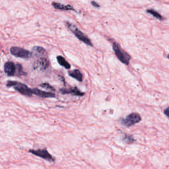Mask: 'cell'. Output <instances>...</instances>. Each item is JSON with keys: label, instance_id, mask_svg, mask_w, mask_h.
Masks as SVG:
<instances>
[{"label": "cell", "instance_id": "cell-1", "mask_svg": "<svg viewBox=\"0 0 169 169\" xmlns=\"http://www.w3.org/2000/svg\"><path fill=\"white\" fill-rule=\"evenodd\" d=\"M7 87H13L15 89L18 91L20 94L27 97H32L33 95V91L31 89L27 86L26 84L15 81H8L6 84Z\"/></svg>", "mask_w": 169, "mask_h": 169}, {"label": "cell", "instance_id": "cell-2", "mask_svg": "<svg viewBox=\"0 0 169 169\" xmlns=\"http://www.w3.org/2000/svg\"><path fill=\"white\" fill-rule=\"evenodd\" d=\"M112 48L118 60L125 65H129V60H131V56L121 48L120 44L117 42H113Z\"/></svg>", "mask_w": 169, "mask_h": 169}, {"label": "cell", "instance_id": "cell-3", "mask_svg": "<svg viewBox=\"0 0 169 169\" xmlns=\"http://www.w3.org/2000/svg\"><path fill=\"white\" fill-rule=\"evenodd\" d=\"M66 25H67L68 29H69L71 32H72V33L74 34V35L76 36L80 41L83 42L87 45L90 46H93V43L91 42L89 38L86 35H84V34L82 33L81 31H80L75 25L71 23L70 22H66Z\"/></svg>", "mask_w": 169, "mask_h": 169}, {"label": "cell", "instance_id": "cell-4", "mask_svg": "<svg viewBox=\"0 0 169 169\" xmlns=\"http://www.w3.org/2000/svg\"><path fill=\"white\" fill-rule=\"evenodd\" d=\"M141 116L138 113L134 112L127 116L125 118H121L120 122L122 124L125 125V127H129L134 125L135 124H138L141 121Z\"/></svg>", "mask_w": 169, "mask_h": 169}, {"label": "cell", "instance_id": "cell-5", "mask_svg": "<svg viewBox=\"0 0 169 169\" xmlns=\"http://www.w3.org/2000/svg\"><path fill=\"white\" fill-rule=\"evenodd\" d=\"M11 54L15 57L24 59H29L32 57L31 52L24 48L17 46H13L10 48Z\"/></svg>", "mask_w": 169, "mask_h": 169}, {"label": "cell", "instance_id": "cell-6", "mask_svg": "<svg viewBox=\"0 0 169 169\" xmlns=\"http://www.w3.org/2000/svg\"><path fill=\"white\" fill-rule=\"evenodd\" d=\"M29 153H31L35 155L36 157H40V158L44 159L46 161L52 162V163L55 161L54 157L52 155H50L46 149H39L36 150L30 149Z\"/></svg>", "mask_w": 169, "mask_h": 169}, {"label": "cell", "instance_id": "cell-7", "mask_svg": "<svg viewBox=\"0 0 169 169\" xmlns=\"http://www.w3.org/2000/svg\"><path fill=\"white\" fill-rule=\"evenodd\" d=\"M50 66V62L46 57L39 58L33 64L34 69H38L40 70H46Z\"/></svg>", "mask_w": 169, "mask_h": 169}, {"label": "cell", "instance_id": "cell-8", "mask_svg": "<svg viewBox=\"0 0 169 169\" xmlns=\"http://www.w3.org/2000/svg\"><path fill=\"white\" fill-rule=\"evenodd\" d=\"M4 71L8 76H13L16 75L17 66L12 61H7L4 64Z\"/></svg>", "mask_w": 169, "mask_h": 169}, {"label": "cell", "instance_id": "cell-9", "mask_svg": "<svg viewBox=\"0 0 169 169\" xmlns=\"http://www.w3.org/2000/svg\"><path fill=\"white\" fill-rule=\"evenodd\" d=\"M32 56L36 57L37 58H44V57H46L47 52L44 48L41 46H35L32 49Z\"/></svg>", "mask_w": 169, "mask_h": 169}, {"label": "cell", "instance_id": "cell-10", "mask_svg": "<svg viewBox=\"0 0 169 169\" xmlns=\"http://www.w3.org/2000/svg\"><path fill=\"white\" fill-rule=\"evenodd\" d=\"M60 92L62 93V94H71L72 95L75 96H78V97H83L84 95V93L80 91L78 89L77 87H72L70 89H61Z\"/></svg>", "mask_w": 169, "mask_h": 169}, {"label": "cell", "instance_id": "cell-11", "mask_svg": "<svg viewBox=\"0 0 169 169\" xmlns=\"http://www.w3.org/2000/svg\"><path fill=\"white\" fill-rule=\"evenodd\" d=\"M32 91H33V94L41 98H54L56 97V95L53 93L46 92V91H41L36 88L33 89Z\"/></svg>", "mask_w": 169, "mask_h": 169}, {"label": "cell", "instance_id": "cell-12", "mask_svg": "<svg viewBox=\"0 0 169 169\" xmlns=\"http://www.w3.org/2000/svg\"><path fill=\"white\" fill-rule=\"evenodd\" d=\"M52 5L55 9H56V10H58L75 11V9L70 5H63V4L60 3H57V2H52Z\"/></svg>", "mask_w": 169, "mask_h": 169}, {"label": "cell", "instance_id": "cell-13", "mask_svg": "<svg viewBox=\"0 0 169 169\" xmlns=\"http://www.w3.org/2000/svg\"><path fill=\"white\" fill-rule=\"evenodd\" d=\"M68 74H69L70 76L77 80L78 81H82L83 79V74L79 70H74L73 71H71V72H68Z\"/></svg>", "mask_w": 169, "mask_h": 169}, {"label": "cell", "instance_id": "cell-14", "mask_svg": "<svg viewBox=\"0 0 169 169\" xmlns=\"http://www.w3.org/2000/svg\"><path fill=\"white\" fill-rule=\"evenodd\" d=\"M57 60H58V63L61 66L65 67V69H70V67H71L70 64L67 62V61H66V60L64 58H63V57L61 56H58V57H57Z\"/></svg>", "mask_w": 169, "mask_h": 169}, {"label": "cell", "instance_id": "cell-15", "mask_svg": "<svg viewBox=\"0 0 169 169\" xmlns=\"http://www.w3.org/2000/svg\"><path fill=\"white\" fill-rule=\"evenodd\" d=\"M146 11H147V13H149V14L153 15L155 18H157V19H159V20H163V16L160 15L159 13L156 11H155L153 10H147Z\"/></svg>", "mask_w": 169, "mask_h": 169}, {"label": "cell", "instance_id": "cell-16", "mask_svg": "<svg viewBox=\"0 0 169 169\" xmlns=\"http://www.w3.org/2000/svg\"><path fill=\"white\" fill-rule=\"evenodd\" d=\"M123 141L125 142L126 143H128V144H131V143H133L135 141V139L132 136H130V135H127L125 134V136L123 138Z\"/></svg>", "mask_w": 169, "mask_h": 169}, {"label": "cell", "instance_id": "cell-17", "mask_svg": "<svg viewBox=\"0 0 169 169\" xmlns=\"http://www.w3.org/2000/svg\"><path fill=\"white\" fill-rule=\"evenodd\" d=\"M40 86L42 87L43 88L47 89H50V90H52V91H55L54 89L52 87L51 85H50V84L48 83H44L41 84Z\"/></svg>", "mask_w": 169, "mask_h": 169}, {"label": "cell", "instance_id": "cell-18", "mask_svg": "<svg viewBox=\"0 0 169 169\" xmlns=\"http://www.w3.org/2000/svg\"><path fill=\"white\" fill-rule=\"evenodd\" d=\"M91 4H92L93 6L95 7H98V8L100 7V5L97 3V2H95V1H93L92 2H91Z\"/></svg>", "mask_w": 169, "mask_h": 169}, {"label": "cell", "instance_id": "cell-19", "mask_svg": "<svg viewBox=\"0 0 169 169\" xmlns=\"http://www.w3.org/2000/svg\"><path fill=\"white\" fill-rule=\"evenodd\" d=\"M164 114H165L167 117H168V107H167L165 110H164Z\"/></svg>", "mask_w": 169, "mask_h": 169}]
</instances>
